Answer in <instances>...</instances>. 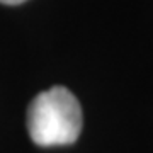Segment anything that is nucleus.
<instances>
[{
    "label": "nucleus",
    "instance_id": "2",
    "mask_svg": "<svg viewBox=\"0 0 153 153\" xmlns=\"http://www.w3.org/2000/svg\"><path fill=\"white\" fill-rule=\"evenodd\" d=\"M22 2H26V0H0V4H7V5H17Z\"/></svg>",
    "mask_w": 153,
    "mask_h": 153
},
{
    "label": "nucleus",
    "instance_id": "1",
    "mask_svg": "<svg viewBox=\"0 0 153 153\" xmlns=\"http://www.w3.org/2000/svg\"><path fill=\"white\" fill-rule=\"evenodd\" d=\"M82 123V107L65 87H51L38 94L27 109L29 136L39 146L75 143Z\"/></svg>",
    "mask_w": 153,
    "mask_h": 153
}]
</instances>
